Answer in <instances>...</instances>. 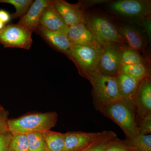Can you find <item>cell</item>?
<instances>
[{"label": "cell", "mask_w": 151, "mask_h": 151, "mask_svg": "<svg viewBox=\"0 0 151 151\" xmlns=\"http://www.w3.org/2000/svg\"><path fill=\"white\" fill-rule=\"evenodd\" d=\"M109 131L100 132H70L64 133L66 151H80L98 139L107 134Z\"/></svg>", "instance_id": "cell-10"}, {"label": "cell", "mask_w": 151, "mask_h": 151, "mask_svg": "<svg viewBox=\"0 0 151 151\" xmlns=\"http://www.w3.org/2000/svg\"><path fill=\"white\" fill-rule=\"evenodd\" d=\"M58 120V115L55 112L32 113L9 119L8 129L12 134L42 132L50 130L56 125Z\"/></svg>", "instance_id": "cell-2"}, {"label": "cell", "mask_w": 151, "mask_h": 151, "mask_svg": "<svg viewBox=\"0 0 151 151\" xmlns=\"http://www.w3.org/2000/svg\"><path fill=\"white\" fill-rule=\"evenodd\" d=\"M84 23L101 46L108 42H115L122 45L126 44L116 25L105 17L96 14H85Z\"/></svg>", "instance_id": "cell-4"}, {"label": "cell", "mask_w": 151, "mask_h": 151, "mask_svg": "<svg viewBox=\"0 0 151 151\" xmlns=\"http://www.w3.org/2000/svg\"><path fill=\"white\" fill-rule=\"evenodd\" d=\"M123 45L108 42L102 45V54L97 67V72L107 76L116 77L122 64Z\"/></svg>", "instance_id": "cell-7"}, {"label": "cell", "mask_w": 151, "mask_h": 151, "mask_svg": "<svg viewBox=\"0 0 151 151\" xmlns=\"http://www.w3.org/2000/svg\"><path fill=\"white\" fill-rule=\"evenodd\" d=\"M32 33L17 24H10L0 30V43L5 47L29 50L32 43Z\"/></svg>", "instance_id": "cell-8"}, {"label": "cell", "mask_w": 151, "mask_h": 151, "mask_svg": "<svg viewBox=\"0 0 151 151\" xmlns=\"http://www.w3.org/2000/svg\"><path fill=\"white\" fill-rule=\"evenodd\" d=\"M68 36L71 45L102 48L84 22L69 26Z\"/></svg>", "instance_id": "cell-13"}, {"label": "cell", "mask_w": 151, "mask_h": 151, "mask_svg": "<svg viewBox=\"0 0 151 151\" xmlns=\"http://www.w3.org/2000/svg\"><path fill=\"white\" fill-rule=\"evenodd\" d=\"M50 1L36 0L33 2L27 13L21 18L17 24L31 32H35L40 25L44 9L48 5Z\"/></svg>", "instance_id": "cell-15"}, {"label": "cell", "mask_w": 151, "mask_h": 151, "mask_svg": "<svg viewBox=\"0 0 151 151\" xmlns=\"http://www.w3.org/2000/svg\"><path fill=\"white\" fill-rule=\"evenodd\" d=\"M119 73H125L141 80L150 76L147 67L145 64L143 63L133 64L122 63L119 69Z\"/></svg>", "instance_id": "cell-19"}, {"label": "cell", "mask_w": 151, "mask_h": 151, "mask_svg": "<svg viewBox=\"0 0 151 151\" xmlns=\"http://www.w3.org/2000/svg\"><path fill=\"white\" fill-rule=\"evenodd\" d=\"M12 134L7 131L0 135V151H9Z\"/></svg>", "instance_id": "cell-28"}, {"label": "cell", "mask_w": 151, "mask_h": 151, "mask_svg": "<svg viewBox=\"0 0 151 151\" xmlns=\"http://www.w3.org/2000/svg\"><path fill=\"white\" fill-rule=\"evenodd\" d=\"M103 48L71 45L66 55L75 63L79 73L85 77L86 73L97 72Z\"/></svg>", "instance_id": "cell-5"}, {"label": "cell", "mask_w": 151, "mask_h": 151, "mask_svg": "<svg viewBox=\"0 0 151 151\" xmlns=\"http://www.w3.org/2000/svg\"><path fill=\"white\" fill-rule=\"evenodd\" d=\"M117 137L116 133L109 131L107 134L98 139L80 151H105Z\"/></svg>", "instance_id": "cell-22"}, {"label": "cell", "mask_w": 151, "mask_h": 151, "mask_svg": "<svg viewBox=\"0 0 151 151\" xmlns=\"http://www.w3.org/2000/svg\"><path fill=\"white\" fill-rule=\"evenodd\" d=\"M140 135H148L151 134V114L140 120L139 125H138Z\"/></svg>", "instance_id": "cell-27"}, {"label": "cell", "mask_w": 151, "mask_h": 151, "mask_svg": "<svg viewBox=\"0 0 151 151\" xmlns=\"http://www.w3.org/2000/svg\"><path fill=\"white\" fill-rule=\"evenodd\" d=\"M32 0H0V3L10 4L15 7L16 12L11 15L14 19L21 18L27 12L32 4Z\"/></svg>", "instance_id": "cell-23"}, {"label": "cell", "mask_w": 151, "mask_h": 151, "mask_svg": "<svg viewBox=\"0 0 151 151\" xmlns=\"http://www.w3.org/2000/svg\"><path fill=\"white\" fill-rule=\"evenodd\" d=\"M139 120L151 114V81L149 76L141 80L133 101Z\"/></svg>", "instance_id": "cell-11"}, {"label": "cell", "mask_w": 151, "mask_h": 151, "mask_svg": "<svg viewBox=\"0 0 151 151\" xmlns=\"http://www.w3.org/2000/svg\"><path fill=\"white\" fill-rule=\"evenodd\" d=\"M40 25L52 31L59 32L68 34L69 27L65 24L58 12L54 7L52 1L44 9Z\"/></svg>", "instance_id": "cell-14"}, {"label": "cell", "mask_w": 151, "mask_h": 151, "mask_svg": "<svg viewBox=\"0 0 151 151\" xmlns=\"http://www.w3.org/2000/svg\"><path fill=\"white\" fill-rule=\"evenodd\" d=\"M9 151H29L26 134H12Z\"/></svg>", "instance_id": "cell-25"}, {"label": "cell", "mask_w": 151, "mask_h": 151, "mask_svg": "<svg viewBox=\"0 0 151 151\" xmlns=\"http://www.w3.org/2000/svg\"><path fill=\"white\" fill-rule=\"evenodd\" d=\"M29 151H46L42 132L26 134Z\"/></svg>", "instance_id": "cell-24"}, {"label": "cell", "mask_w": 151, "mask_h": 151, "mask_svg": "<svg viewBox=\"0 0 151 151\" xmlns=\"http://www.w3.org/2000/svg\"><path fill=\"white\" fill-rule=\"evenodd\" d=\"M122 63L126 64L143 63L146 64V60L140 52L124 45L122 48Z\"/></svg>", "instance_id": "cell-21"}, {"label": "cell", "mask_w": 151, "mask_h": 151, "mask_svg": "<svg viewBox=\"0 0 151 151\" xmlns=\"http://www.w3.org/2000/svg\"><path fill=\"white\" fill-rule=\"evenodd\" d=\"M9 115V111L5 109L4 108L0 110V135L8 131V122Z\"/></svg>", "instance_id": "cell-29"}, {"label": "cell", "mask_w": 151, "mask_h": 151, "mask_svg": "<svg viewBox=\"0 0 151 151\" xmlns=\"http://www.w3.org/2000/svg\"><path fill=\"white\" fill-rule=\"evenodd\" d=\"M142 25L143 31L146 33L149 39L151 40V18L150 16L147 17L139 21Z\"/></svg>", "instance_id": "cell-30"}, {"label": "cell", "mask_w": 151, "mask_h": 151, "mask_svg": "<svg viewBox=\"0 0 151 151\" xmlns=\"http://www.w3.org/2000/svg\"><path fill=\"white\" fill-rule=\"evenodd\" d=\"M117 30L126 44L139 52L145 50L147 40L144 31L135 25L123 22L116 26Z\"/></svg>", "instance_id": "cell-9"}, {"label": "cell", "mask_w": 151, "mask_h": 151, "mask_svg": "<svg viewBox=\"0 0 151 151\" xmlns=\"http://www.w3.org/2000/svg\"><path fill=\"white\" fill-rule=\"evenodd\" d=\"M52 2L68 26L84 22L85 12L80 2L71 4L63 0H52Z\"/></svg>", "instance_id": "cell-12"}, {"label": "cell", "mask_w": 151, "mask_h": 151, "mask_svg": "<svg viewBox=\"0 0 151 151\" xmlns=\"http://www.w3.org/2000/svg\"><path fill=\"white\" fill-rule=\"evenodd\" d=\"M105 151H132V149L127 145L124 140H121L117 137Z\"/></svg>", "instance_id": "cell-26"}, {"label": "cell", "mask_w": 151, "mask_h": 151, "mask_svg": "<svg viewBox=\"0 0 151 151\" xmlns=\"http://www.w3.org/2000/svg\"><path fill=\"white\" fill-rule=\"evenodd\" d=\"M132 151H151V135H140L133 140L125 139Z\"/></svg>", "instance_id": "cell-20"}, {"label": "cell", "mask_w": 151, "mask_h": 151, "mask_svg": "<svg viewBox=\"0 0 151 151\" xmlns=\"http://www.w3.org/2000/svg\"><path fill=\"white\" fill-rule=\"evenodd\" d=\"M109 7L117 15L137 22L150 16V1L147 0H120L111 3Z\"/></svg>", "instance_id": "cell-6"}, {"label": "cell", "mask_w": 151, "mask_h": 151, "mask_svg": "<svg viewBox=\"0 0 151 151\" xmlns=\"http://www.w3.org/2000/svg\"><path fill=\"white\" fill-rule=\"evenodd\" d=\"M4 107H3L2 105H0V110H2V109H3V108H4Z\"/></svg>", "instance_id": "cell-34"}, {"label": "cell", "mask_w": 151, "mask_h": 151, "mask_svg": "<svg viewBox=\"0 0 151 151\" xmlns=\"http://www.w3.org/2000/svg\"><path fill=\"white\" fill-rule=\"evenodd\" d=\"M85 2H81V5L83 6V7L86 6H92L94 4H100V3H103L106 2L107 1L106 0H91V1H85Z\"/></svg>", "instance_id": "cell-32"}, {"label": "cell", "mask_w": 151, "mask_h": 151, "mask_svg": "<svg viewBox=\"0 0 151 151\" xmlns=\"http://www.w3.org/2000/svg\"><path fill=\"white\" fill-rule=\"evenodd\" d=\"M11 16L6 11L0 10V21L5 24L9 21Z\"/></svg>", "instance_id": "cell-31"}, {"label": "cell", "mask_w": 151, "mask_h": 151, "mask_svg": "<svg viewBox=\"0 0 151 151\" xmlns=\"http://www.w3.org/2000/svg\"><path fill=\"white\" fill-rule=\"evenodd\" d=\"M100 112L122 129L127 139H134L140 135L132 101L119 99L104 105Z\"/></svg>", "instance_id": "cell-1"}, {"label": "cell", "mask_w": 151, "mask_h": 151, "mask_svg": "<svg viewBox=\"0 0 151 151\" xmlns=\"http://www.w3.org/2000/svg\"><path fill=\"white\" fill-rule=\"evenodd\" d=\"M4 27V24L0 21V30Z\"/></svg>", "instance_id": "cell-33"}, {"label": "cell", "mask_w": 151, "mask_h": 151, "mask_svg": "<svg viewBox=\"0 0 151 151\" xmlns=\"http://www.w3.org/2000/svg\"><path fill=\"white\" fill-rule=\"evenodd\" d=\"M116 78L121 99L133 102L142 79L123 73H119Z\"/></svg>", "instance_id": "cell-17"}, {"label": "cell", "mask_w": 151, "mask_h": 151, "mask_svg": "<svg viewBox=\"0 0 151 151\" xmlns=\"http://www.w3.org/2000/svg\"><path fill=\"white\" fill-rule=\"evenodd\" d=\"M84 77L92 84L93 104L96 111L100 112L104 105L121 99L116 77L95 72L86 73Z\"/></svg>", "instance_id": "cell-3"}, {"label": "cell", "mask_w": 151, "mask_h": 151, "mask_svg": "<svg viewBox=\"0 0 151 151\" xmlns=\"http://www.w3.org/2000/svg\"><path fill=\"white\" fill-rule=\"evenodd\" d=\"M42 133L46 151H66L64 133L51 130Z\"/></svg>", "instance_id": "cell-18"}, {"label": "cell", "mask_w": 151, "mask_h": 151, "mask_svg": "<svg viewBox=\"0 0 151 151\" xmlns=\"http://www.w3.org/2000/svg\"><path fill=\"white\" fill-rule=\"evenodd\" d=\"M35 32L50 46L65 55L71 47V44L67 34L49 30L40 25L38 27Z\"/></svg>", "instance_id": "cell-16"}]
</instances>
